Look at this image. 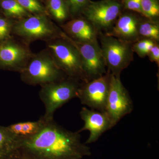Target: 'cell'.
Instances as JSON below:
<instances>
[{
  "label": "cell",
  "instance_id": "6da1fadb",
  "mask_svg": "<svg viewBox=\"0 0 159 159\" xmlns=\"http://www.w3.org/2000/svg\"><path fill=\"white\" fill-rule=\"evenodd\" d=\"M41 118L38 131L21 139L18 152L24 158L81 159L92 155L90 148L81 142L79 133L67 130L54 119Z\"/></svg>",
  "mask_w": 159,
  "mask_h": 159
},
{
  "label": "cell",
  "instance_id": "4316f807",
  "mask_svg": "<svg viewBox=\"0 0 159 159\" xmlns=\"http://www.w3.org/2000/svg\"><path fill=\"white\" fill-rule=\"evenodd\" d=\"M9 159H23V157L18 152V153L16 154L14 156L10 158Z\"/></svg>",
  "mask_w": 159,
  "mask_h": 159
},
{
  "label": "cell",
  "instance_id": "83f0119b",
  "mask_svg": "<svg viewBox=\"0 0 159 159\" xmlns=\"http://www.w3.org/2000/svg\"><path fill=\"white\" fill-rule=\"evenodd\" d=\"M38 1H40V2H43V1H45V0H38Z\"/></svg>",
  "mask_w": 159,
  "mask_h": 159
},
{
  "label": "cell",
  "instance_id": "f546056e",
  "mask_svg": "<svg viewBox=\"0 0 159 159\" xmlns=\"http://www.w3.org/2000/svg\"><path fill=\"white\" fill-rule=\"evenodd\" d=\"M1 1V0H0V1Z\"/></svg>",
  "mask_w": 159,
  "mask_h": 159
},
{
  "label": "cell",
  "instance_id": "cb8c5ba5",
  "mask_svg": "<svg viewBox=\"0 0 159 159\" xmlns=\"http://www.w3.org/2000/svg\"><path fill=\"white\" fill-rule=\"evenodd\" d=\"M14 21L4 16H0V41L12 36V27Z\"/></svg>",
  "mask_w": 159,
  "mask_h": 159
},
{
  "label": "cell",
  "instance_id": "484cf974",
  "mask_svg": "<svg viewBox=\"0 0 159 159\" xmlns=\"http://www.w3.org/2000/svg\"><path fill=\"white\" fill-rule=\"evenodd\" d=\"M147 56L151 62L156 63L157 65H159V46L158 43H156L148 52Z\"/></svg>",
  "mask_w": 159,
  "mask_h": 159
},
{
  "label": "cell",
  "instance_id": "d6986e66",
  "mask_svg": "<svg viewBox=\"0 0 159 159\" xmlns=\"http://www.w3.org/2000/svg\"><path fill=\"white\" fill-rule=\"evenodd\" d=\"M142 16L147 19L157 21L159 16L158 0H141Z\"/></svg>",
  "mask_w": 159,
  "mask_h": 159
},
{
  "label": "cell",
  "instance_id": "603a6c76",
  "mask_svg": "<svg viewBox=\"0 0 159 159\" xmlns=\"http://www.w3.org/2000/svg\"><path fill=\"white\" fill-rule=\"evenodd\" d=\"M42 123V119L41 117L38 121L35 122H21V137L23 139L33 135L39 130Z\"/></svg>",
  "mask_w": 159,
  "mask_h": 159
},
{
  "label": "cell",
  "instance_id": "30bf717a",
  "mask_svg": "<svg viewBox=\"0 0 159 159\" xmlns=\"http://www.w3.org/2000/svg\"><path fill=\"white\" fill-rule=\"evenodd\" d=\"M133 109L129 93L122 84L120 77L111 74L105 111L116 125L123 117L130 114Z\"/></svg>",
  "mask_w": 159,
  "mask_h": 159
},
{
  "label": "cell",
  "instance_id": "ffe728a7",
  "mask_svg": "<svg viewBox=\"0 0 159 159\" xmlns=\"http://www.w3.org/2000/svg\"><path fill=\"white\" fill-rule=\"evenodd\" d=\"M31 15H46L49 16L45 6L38 0H15ZM50 17V16H49Z\"/></svg>",
  "mask_w": 159,
  "mask_h": 159
},
{
  "label": "cell",
  "instance_id": "f1b7e54d",
  "mask_svg": "<svg viewBox=\"0 0 159 159\" xmlns=\"http://www.w3.org/2000/svg\"><path fill=\"white\" fill-rule=\"evenodd\" d=\"M23 159H27L24 158L23 157Z\"/></svg>",
  "mask_w": 159,
  "mask_h": 159
},
{
  "label": "cell",
  "instance_id": "ac0fdd59",
  "mask_svg": "<svg viewBox=\"0 0 159 159\" xmlns=\"http://www.w3.org/2000/svg\"><path fill=\"white\" fill-rule=\"evenodd\" d=\"M140 39H147L158 42L159 25L157 21L147 20L140 21L138 27Z\"/></svg>",
  "mask_w": 159,
  "mask_h": 159
},
{
  "label": "cell",
  "instance_id": "4fadbf2b",
  "mask_svg": "<svg viewBox=\"0 0 159 159\" xmlns=\"http://www.w3.org/2000/svg\"><path fill=\"white\" fill-rule=\"evenodd\" d=\"M61 29L68 36L80 42L97 40L98 31L90 22L80 16L71 19L60 25Z\"/></svg>",
  "mask_w": 159,
  "mask_h": 159
},
{
  "label": "cell",
  "instance_id": "52a82bcc",
  "mask_svg": "<svg viewBox=\"0 0 159 159\" xmlns=\"http://www.w3.org/2000/svg\"><path fill=\"white\" fill-rule=\"evenodd\" d=\"M61 37L68 41L77 49L88 81L103 76L107 73L105 61L98 40L89 42L76 41L68 36L63 31Z\"/></svg>",
  "mask_w": 159,
  "mask_h": 159
},
{
  "label": "cell",
  "instance_id": "7402d4cb",
  "mask_svg": "<svg viewBox=\"0 0 159 159\" xmlns=\"http://www.w3.org/2000/svg\"><path fill=\"white\" fill-rule=\"evenodd\" d=\"M68 6L71 19L80 17L90 0H65Z\"/></svg>",
  "mask_w": 159,
  "mask_h": 159
},
{
  "label": "cell",
  "instance_id": "5b68a950",
  "mask_svg": "<svg viewBox=\"0 0 159 159\" xmlns=\"http://www.w3.org/2000/svg\"><path fill=\"white\" fill-rule=\"evenodd\" d=\"M81 83L66 77L61 80L41 86L39 97L45 108L43 118L46 120L54 119V113L57 109L77 97Z\"/></svg>",
  "mask_w": 159,
  "mask_h": 159
},
{
  "label": "cell",
  "instance_id": "3957f363",
  "mask_svg": "<svg viewBox=\"0 0 159 159\" xmlns=\"http://www.w3.org/2000/svg\"><path fill=\"white\" fill-rule=\"evenodd\" d=\"M20 74L22 81L26 84L40 86L67 77L56 65L47 48L33 53Z\"/></svg>",
  "mask_w": 159,
  "mask_h": 159
},
{
  "label": "cell",
  "instance_id": "d4e9b609",
  "mask_svg": "<svg viewBox=\"0 0 159 159\" xmlns=\"http://www.w3.org/2000/svg\"><path fill=\"white\" fill-rule=\"evenodd\" d=\"M122 4L125 9L138 12L142 15L141 0H122Z\"/></svg>",
  "mask_w": 159,
  "mask_h": 159
},
{
  "label": "cell",
  "instance_id": "8fae6325",
  "mask_svg": "<svg viewBox=\"0 0 159 159\" xmlns=\"http://www.w3.org/2000/svg\"><path fill=\"white\" fill-rule=\"evenodd\" d=\"M111 78V74L107 71L103 76L87 82L81 83L77 97L81 103L92 109L105 111Z\"/></svg>",
  "mask_w": 159,
  "mask_h": 159
},
{
  "label": "cell",
  "instance_id": "5bb4252c",
  "mask_svg": "<svg viewBox=\"0 0 159 159\" xmlns=\"http://www.w3.org/2000/svg\"><path fill=\"white\" fill-rule=\"evenodd\" d=\"M141 20L135 15L125 13L119 16L110 31L105 34L131 43L141 39L138 27Z\"/></svg>",
  "mask_w": 159,
  "mask_h": 159
},
{
  "label": "cell",
  "instance_id": "e0dca14e",
  "mask_svg": "<svg viewBox=\"0 0 159 159\" xmlns=\"http://www.w3.org/2000/svg\"><path fill=\"white\" fill-rule=\"evenodd\" d=\"M0 8L5 17L18 20L32 15L15 0H1Z\"/></svg>",
  "mask_w": 159,
  "mask_h": 159
},
{
  "label": "cell",
  "instance_id": "44dd1931",
  "mask_svg": "<svg viewBox=\"0 0 159 159\" xmlns=\"http://www.w3.org/2000/svg\"><path fill=\"white\" fill-rule=\"evenodd\" d=\"M157 43L158 42L152 40L142 39L134 43L132 45V48L139 57L143 58L147 56L150 49Z\"/></svg>",
  "mask_w": 159,
  "mask_h": 159
},
{
  "label": "cell",
  "instance_id": "7a4b0ae2",
  "mask_svg": "<svg viewBox=\"0 0 159 159\" xmlns=\"http://www.w3.org/2000/svg\"><path fill=\"white\" fill-rule=\"evenodd\" d=\"M63 31L46 15H32L15 20L12 34L30 45L37 40L47 42L61 37Z\"/></svg>",
  "mask_w": 159,
  "mask_h": 159
},
{
  "label": "cell",
  "instance_id": "8992f818",
  "mask_svg": "<svg viewBox=\"0 0 159 159\" xmlns=\"http://www.w3.org/2000/svg\"><path fill=\"white\" fill-rule=\"evenodd\" d=\"M100 40L107 71L116 77H120L121 72L133 61V43L106 34L101 35Z\"/></svg>",
  "mask_w": 159,
  "mask_h": 159
},
{
  "label": "cell",
  "instance_id": "ba28073f",
  "mask_svg": "<svg viewBox=\"0 0 159 159\" xmlns=\"http://www.w3.org/2000/svg\"><path fill=\"white\" fill-rule=\"evenodd\" d=\"M33 54L29 45L13 35L0 41V69L20 73Z\"/></svg>",
  "mask_w": 159,
  "mask_h": 159
},
{
  "label": "cell",
  "instance_id": "9a60e30c",
  "mask_svg": "<svg viewBox=\"0 0 159 159\" xmlns=\"http://www.w3.org/2000/svg\"><path fill=\"white\" fill-rule=\"evenodd\" d=\"M22 139L11 134L7 126L0 125V159H9L18 153Z\"/></svg>",
  "mask_w": 159,
  "mask_h": 159
},
{
  "label": "cell",
  "instance_id": "7c38bea8",
  "mask_svg": "<svg viewBox=\"0 0 159 159\" xmlns=\"http://www.w3.org/2000/svg\"><path fill=\"white\" fill-rule=\"evenodd\" d=\"M80 116L84 122V125L77 132L88 130L90 133L85 144L96 142L104 132L116 125L105 111H101L83 107L80 112Z\"/></svg>",
  "mask_w": 159,
  "mask_h": 159
},
{
  "label": "cell",
  "instance_id": "277c9868",
  "mask_svg": "<svg viewBox=\"0 0 159 159\" xmlns=\"http://www.w3.org/2000/svg\"><path fill=\"white\" fill-rule=\"evenodd\" d=\"M46 43L56 65L67 77L80 82L88 81L79 52L73 45L62 37Z\"/></svg>",
  "mask_w": 159,
  "mask_h": 159
},
{
  "label": "cell",
  "instance_id": "2e32d148",
  "mask_svg": "<svg viewBox=\"0 0 159 159\" xmlns=\"http://www.w3.org/2000/svg\"><path fill=\"white\" fill-rule=\"evenodd\" d=\"M46 10L50 18L62 25L70 17L65 0H45Z\"/></svg>",
  "mask_w": 159,
  "mask_h": 159
},
{
  "label": "cell",
  "instance_id": "9c48e42d",
  "mask_svg": "<svg viewBox=\"0 0 159 159\" xmlns=\"http://www.w3.org/2000/svg\"><path fill=\"white\" fill-rule=\"evenodd\" d=\"M122 3L118 0L90 1L82 16L96 28L97 31H110L121 13Z\"/></svg>",
  "mask_w": 159,
  "mask_h": 159
}]
</instances>
